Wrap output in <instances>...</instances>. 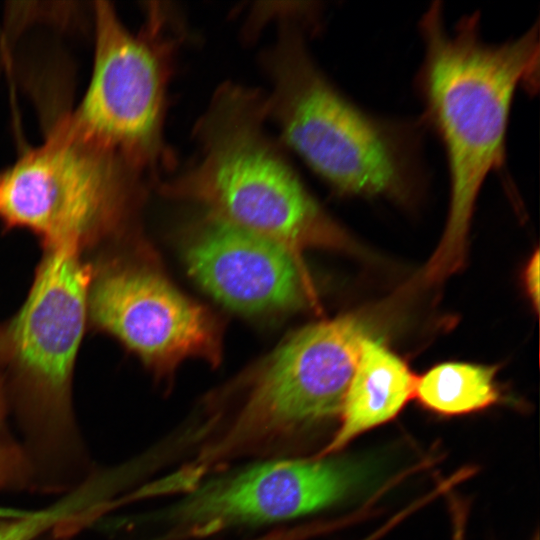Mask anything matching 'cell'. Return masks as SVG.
I'll list each match as a JSON object with an SVG mask.
<instances>
[{
	"label": "cell",
	"mask_w": 540,
	"mask_h": 540,
	"mask_svg": "<svg viewBox=\"0 0 540 540\" xmlns=\"http://www.w3.org/2000/svg\"><path fill=\"white\" fill-rule=\"evenodd\" d=\"M419 27L421 121L440 139L448 167V218L430 270L444 275L460 263L483 184L505 162L517 90H538L539 24L516 38L490 43L483 39L478 12L463 16L450 30L437 1L423 13Z\"/></svg>",
	"instance_id": "1"
},
{
	"label": "cell",
	"mask_w": 540,
	"mask_h": 540,
	"mask_svg": "<svg viewBox=\"0 0 540 540\" xmlns=\"http://www.w3.org/2000/svg\"><path fill=\"white\" fill-rule=\"evenodd\" d=\"M278 18L276 41L261 56L272 87L267 118L338 194L412 201L426 184L422 121L378 116L351 101L310 55L309 13L285 9Z\"/></svg>",
	"instance_id": "2"
},
{
	"label": "cell",
	"mask_w": 540,
	"mask_h": 540,
	"mask_svg": "<svg viewBox=\"0 0 540 540\" xmlns=\"http://www.w3.org/2000/svg\"><path fill=\"white\" fill-rule=\"evenodd\" d=\"M266 119L260 90L222 84L194 127L197 160L157 188L301 257L306 247L337 241L338 230L266 134Z\"/></svg>",
	"instance_id": "3"
},
{
	"label": "cell",
	"mask_w": 540,
	"mask_h": 540,
	"mask_svg": "<svg viewBox=\"0 0 540 540\" xmlns=\"http://www.w3.org/2000/svg\"><path fill=\"white\" fill-rule=\"evenodd\" d=\"M366 337L365 323L353 315L285 337L222 392L235 395V407L195 457L169 475L172 487L188 492L228 464L290 447L340 414Z\"/></svg>",
	"instance_id": "4"
},
{
	"label": "cell",
	"mask_w": 540,
	"mask_h": 540,
	"mask_svg": "<svg viewBox=\"0 0 540 540\" xmlns=\"http://www.w3.org/2000/svg\"><path fill=\"white\" fill-rule=\"evenodd\" d=\"M93 10L92 73L67 119L82 138L156 180L175 161L164 140L166 91L185 27L178 11L164 3L146 8L138 32H131L108 2H95Z\"/></svg>",
	"instance_id": "5"
},
{
	"label": "cell",
	"mask_w": 540,
	"mask_h": 540,
	"mask_svg": "<svg viewBox=\"0 0 540 540\" xmlns=\"http://www.w3.org/2000/svg\"><path fill=\"white\" fill-rule=\"evenodd\" d=\"M149 178L82 138L64 116L40 145L0 170V222L31 230L46 247L81 246L125 226L145 200Z\"/></svg>",
	"instance_id": "6"
},
{
	"label": "cell",
	"mask_w": 540,
	"mask_h": 540,
	"mask_svg": "<svg viewBox=\"0 0 540 540\" xmlns=\"http://www.w3.org/2000/svg\"><path fill=\"white\" fill-rule=\"evenodd\" d=\"M368 463L334 456L267 460L200 483L169 512L172 536L204 537L239 525L297 518L361 487Z\"/></svg>",
	"instance_id": "7"
},
{
	"label": "cell",
	"mask_w": 540,
	"mask_h": 540,
	"mask_svg": "<svg viewBox=\"0 0 540 540\" xmlns=\"http://www.w3.org/2000/svg\"><path fill=\"white\" fill-rule=\"evenodd\" d=\"M90 288L94 322L158 376H171L188 358L220 361V320L177 289L154 262L113 264Z\"/></svg>",
	"instance_id": "8"
},
{
	"label": "cell",
	"mask_w": 540,
	"mask_h": 540,
	"mask_svg": "<svg viewBox=\"0 0 540 540\" xmlns=\"http://www.w3.org/2000/svg\"><path fill=\"white\" fill-rule=\"evenodd\" d=\"M182 256L189 275L205 292L243 315L292 312L313 296L301 257L206 213L185 232Z\"/></svg>",
	"instance_id": "9"
},
{
	"label": "cell",
	"mask_w": 540,
	"mask_h": 540,
	"mask_svg": "<svg viewBox=\"0 0 540 540\" xmlns=\"http://www.w3.org/2000/svg\"><path fill=\"white\" fill-rule=\"evenodd\" d=\"M47 248L9 339L24 375L45 392L61 395L84 331L90 272L80 259L79 245Z\"/></svg>",
	"instance_id": "10"
},
{
	"label": "cell",
	"mask_w": 540,
	"mask_h": 540,
	"mask_svg": "<svg viewBox=\"0 0 540 540\" xmlns=\"http://www.w3.org/2000/svg\"><path fill=\"white\" fill-rule=\"evenodd\" d=\"M415 385L400 357L366 337L340 412L341 424L316 456H333L357 436L390 421L414 397Z\"/></svg>",
	"instance_id": "11"
},
{
	"label": "cell",
	"mask_w": 540,
	"mask_h": 540,
	"mask_svg": "<svg viewBox=\"0 0 540 540\" xmlns=\"http://www.w3.org/2000/svg\"><path fill=\"white\" fill-rule=\"evenodd\" d=\"M495 376L492 366L442 363L416 379L414 397L426 409L443 416L476 412L499 401Z\"/></svg>",
	"instance_id": "12"
},
{
	"label": "cell",
	"mask_w": 540,
	"mask_h": 540,
	"mask_svg": "<svg viewBox=\"0 0 540 540\" xmlns=\"http://www.w3.org/2000/svg\"><path fill=\"white\" fill-rule=\"evenodd\" d=\"M525 284L527 292L538 309L539 304V252L536 250L525 269Z\"/></svg>",
	"instance_id": "13"
},
{
	"label": "cell",
	"mask_w": 540,
	"mask_h": 540,
	"mask_svg": "<svg viewBox=\"0 0 540 540\" xmlns=\"http://www.w3.org/2000/svg\"><path fill=\"white\" fill-rule=\"evenodd\" d=\"M376 539H377V538H376V536H375V535H371V537H369V538H368V539H366V540H376Z\"/></svg>",
	"instance_id": "14"
},
{
	"label": "cell",
	"mask_w": 540,
	"mask_h": 540,
	"mask_svg": "<svg viewBox=\"0 0 540 540\" xmlns=\"http://www.w3.org/2000/svg\"><path fill=\"white\" fill-rule=\"evenodd\" d=\"M534 540H538V536H537V535L535 536Z\"/></svg>",
	"instance_id": "15"
}]
</instances>
